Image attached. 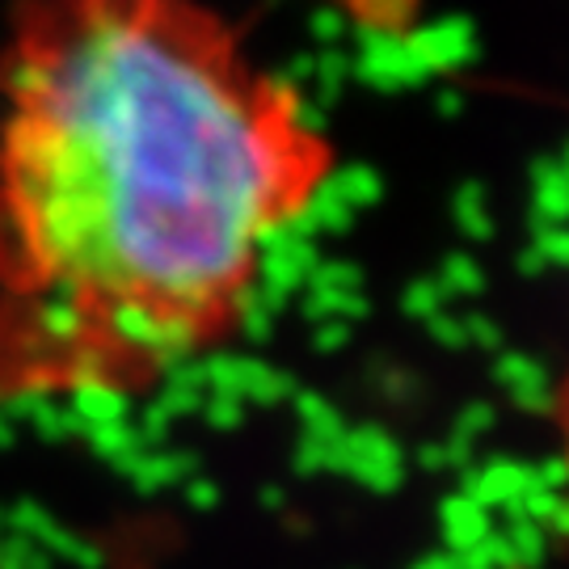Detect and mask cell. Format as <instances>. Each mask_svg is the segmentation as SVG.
<instances>
[{
	"label": "cell",
	"mask_w": 569,
	"mask_h": 569,
	"mask_svg": "<svg viewBox=\"0 0 569 569\" xmlns=\"http://www.w3.org/2000/svg\"><path fill=\"white\" fill-rule=\"evenodd\" d=\"M338 148L216 0L0 21V418L127 406L244 333Z\"/></svg>",
	"instance_id": "cell-1"
}]
</instances>
